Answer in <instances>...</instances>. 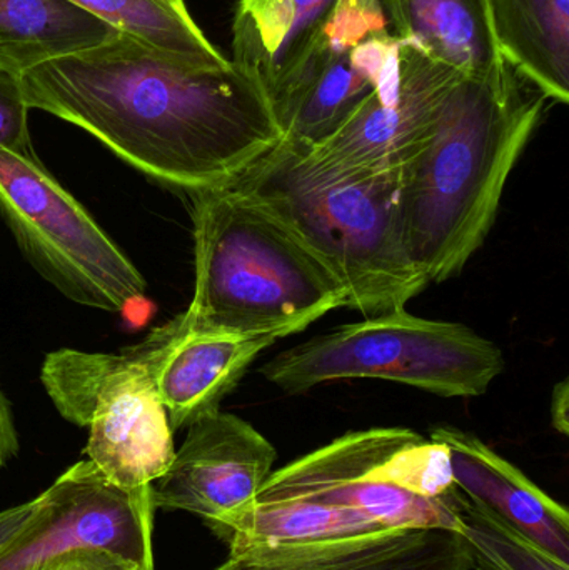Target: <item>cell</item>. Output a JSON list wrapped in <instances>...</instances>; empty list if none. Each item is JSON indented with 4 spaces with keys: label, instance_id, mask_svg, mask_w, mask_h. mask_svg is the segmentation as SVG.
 Returning <instances> with one entry per match:
<instances>
[{
    "label": "cell",
    "instance_id": "cell-17",
    "mask_svg": "<svg viewBox=\"0 0 569 570\" xmlns=\"http://www.w3.org/2000/svg\"><path fill=\"white\" fill-rule=\"evenodd\" d=\"M391 32L461 76L501 60L487 0H381Z\"/></svg>",
    "mask_w": 569,
    "mask_h": 570
},
{
    "label": "cell",
    "instance_id": "cell-15",
    "mask_svg": "<svg viewBox=\"0 0 569 570\" xmlns=\"http://www.w3.org/2000/svg\"><path fill=\"white\" fill-rule=\"evenodd\" d=\"M430 439L447 448L460 491L569 564V514L565 505L471 432L438 425L431 429Z\"/></svg>",
    "mask_w": 569,
    "mask_h": 570
},
{
    "label": "cell",
    "instance_id": "cell-25",
    "mask_svg": "<svg viewBox=\"0 0 569 570\" xmlns=\"http://www.w3.org/2000/svg\"><path fill=\"white\" fill-rule=\"evenodd\" d=\"M19 451V432H17L12 404L0 384V471L17 458Z\"/></svg>",
    "mask_w": 569,
    "mask_h": 570
},
{
    "label": "cell",
    "instance_id": "cell-24",
    "mask_svg": "<svg viewBox=\"0 0 569 570\" xmlns=\"http://www.w3.org/2000/svg\"><path fill=\"white\" fill-rule=\"evenodd\" d=\"M42 509V498L32 499L26 504L0 511V554L12 548L36 522Z\"/></svg>",
    "mask_w": 569,
    "mask_h": 570
},
{
    "label": "cell",
    "instance_id": "cell-16",
    "mask_svg": "<svg viewBox=\"0 0 569 570\" xmlns=\"http://www.w3.org/2000/svg\"><path fill=\"white\" fill-rule=\"evenodd\" d=\"M337 0H239L233 20V66L276 109L313 52Z\"/></svg>",
    "mask_w": 569,
    "mask_h": 570
},
{
    "label": "cell",
    "instance_id": "cell-11",
    "mask_svg": "<svg viewBox=\"0 0 569 570\" xmlns=\"http://www.w3.org/2000/svg\"><path fill=\"white\" fill-rule=\"evenodd\" d=\"M277 452L249 422L217 411L187 425L183 445L153 489V504L203 519L217 538L249 511Z\"/></svg>",
    "mask_w": 569,
    "mask_h": 570
},
{
    "label": "cell",
    "instance_id": "cell-7",
    "mask_svg": "<svg viewBox=\"0 0 569 570\" xmlns=\"http://www.w3.org/2000/svg\"><path fill=\"white\" fill-rule=\"evenodd\" d=\"M0 213L27 263L69 301L124 314L146 298L143 274L33 153L0 150Z\"/></svg>",
    "mask_w": 569,
    "mask_h": 570
},
{
    "label": "cell",
    "instance_id": "cell-23",
    "mask_svg": "<svg viewBox=\"0 0 569 570\" xmlns=\"http://www.w3.org/2000/svg\"><path fill=\"white\" fill-rule=\"evenodd\" d=\"M27 570H140L107 552L79 551L57 556Z\"/></svg>",
    "mask_w": 569,
    "mask_h": 570
},
{
    "label": "cell",
    "instance_id": "cell-3",
    "mask_svg": "<svg viewBox=\"0 0 569 570\" xmlns=\"http://www.w3.org/2000/svg\"><path fill=\"white\" fill-rule=\"evenodd\" d=\"M447 448L406 428L347 432L271 472L224 542L331 541L400 529L458 532Z\"/></svg>",
    "mask_w": 569,
    "mask_h": 570
},
{
    "label": "cell",
    "instance_id": "cell-2",
    "mask_svg": "<svg viewBox=\"0 0 569 570\" xmlns=\"http://www.w3.org/2000/svg\"><path fill=\"white\" fill-rule=\"evenodd\" d=\"M547 104L503 57L451 87L430 139L398 170L404 244L428 283L457 277L490 236Z\"/></svg>",
    "mask_w": 569,
    "mask_h": 570
},
{
    "label": "cell",
    "instance_id": "cell-20",
    "mask_svg": "<svg viewBox=\"0 0 569 570\" xmlns=\"http://www.w3.org/2000/svg\"><path fill=\"white\" fill-rule=\"evenodd\" d=\"M119 32L190 62H230L199 29L184 0H70Z\"/></svg>",
    "mask_w": 569,
    "mask_h": 570
},
{
    "label": "cell",
    "instance_id": "cell-6",
    "mask_svg": "<svg viewBox=\"0 0 569 570\" xmlns=\"http://www.w3.org/2000/svg\"><path fill=\"white\" fill-rule=\"evenodd\" d=\"M490 338L401 311L340 325L271 358L261 374L286 394L350 379L400 382L441 397H478L503 374Z\"/></svg>",
    "mask_w": 569,
    "mask_h": 570
},
{
    "label": "cell",
    "instance_id": "cell-9",
    "mask_svg": "<svg viewBox=\"0 0 569 570\" xmlns=\"http://www.w3.org/2000/svg\"><path fill=\"white\" fill-rule=\"evenodd\" d=\"M381 0H337L313 52L274 109L283 139L317 147L377 89L400 53Z\"/></svg>",
    "mask_w": 569,
    "mask_h": 570
},
{
    "label": "cell",
    "instance_id": "cell-14",
    "mask_svg": "<svg viewBox=\"0 0 569 570\" xmlns=\"http://www.w3.org/2000/svg\"><path fill=\"white\" fill-rule=\"evenodd\" d=\"M213 570H471L460 534L400 529L331 541L274 542L230 551Z\"/></svg>",
    "mask_w": 569,
    "mask_h": 570
},
{
    "label": "cell",
    "instance_id": "cell-5",
    "mask_svg": "<svg viewBox=\"0 0 569 570\" xmlns=\"http://www.w3.org/2000/svg\"><path fill=\"white\" fill-rule=\"evenodd\" d=\"M194 227L193 302L180 321L200 331L290 337L336 308V277L269 210L233 184L187 194Z\"/></svg>",
    "mask_w": 569,
    "mask_h": 570
},
{
    "label": "cell",
    "instance_id": "cell-21",
    "mask_svg": "<svg viewBox=\"0 0 569 570\" xmlns=\"http://www.w3.org/2000/svg\"><path fill=\"white\" fill-rule=\"evenodd\" d=\"M458 534L470 556L471 570H569L567 562L511 528L480 502L454 488L448 494Z\"/></svg>",
    "mask_w": 569,
    "mask_h": 570
},
{
    "label": "cell",
    "instance_id": "cell-19",
    "mask_svg": "<svg viewBox=\"0 0 569 570\" xmlns=\"http://www.w3.org/2000/svg\"><path fill=\"white\" fill-rule=\"evenodd\" d=\"M119 30L70 0H0V69L27 70L112 39Z\"/></svg>",
    "mask_w": 569,
    "mask_h": 570
},
{
    "label": "cell",
    "instance_id": "cell-22",
    "mask_svg": "<svg viewBox=\"0 0 569 570\" xmlns=\"http://www.w3.org/2000/svg\"><path fill=\"white\" fill-rule=\"evenodd\" d=\"M29 110L20 77L0 69V150L32 153Z\"/></svg>",
    "mask_w": 569,
    "mask_h": 570
},
{
    "label": "cell",
    "instance_id": "cell-10",
    "mask_svg": "<svg viewBox=\"0 0 569 570\" xmlns=\"http://www.w3.org/2000/svg\"><path fill=\"white\" fill-rule=\"evenodd\" d=\"M40 498V514L0 554V570H27L79 551L107 552L140 570H154L156 508L150 485L122 488L86 459L67 469Z\"/></svg>",
    "mask_w": 569,
    "mask_h": 570
},
{
    "label": "cell",
    "instance_id": "cell-8",
    "mask_svg": "<svg viewBox=\"0 0 569 570\" xmlns=\"http://www.w3.org/2000/svg\"><path fill=\"white\" fill-rule=\"evenodd\" d=\"M40 382L67 422L89 429L84 452L107 479L143 488L166 474L174 431L153 377L129 348H59L43 358Z\"/></svg>",
    "mask_w": 569,
    "mask_h": 570
},
{
    "label": "cell",
    "instance_id": "cell-18",
    "mask_svg": "<svg viewBox=\"0 0 569 570\" xmlns=\"http://www.w3.org/2000/svg\"><path fill=\"white\" fill-rule=\"evenodd\" d=\"M498 52L551 102H569V0H487Z\"/></svg>",
    "mask_w": 569,
    "mask_h": 570
},
{
    "label": "cell",
    "instance_id": "cell-1",
    "mask_svg": "<svg viewBox=\"0 0 569 570\" xmlns=\"http://www.w3.org/2000/svg\"><path fill=\"white\" fill-rule=\"evenodd\" d=\"M29 109L89 132L129 166L190 194L233 183L281 139L263 90L116 33L20 76Z\"/></svg>",
    "mask_w": 569,
    "mask_h": 570
},
{
    "label": "cell",
    "instance_id": "cell-13",
    "mask_svg": "<svg viewBox=\"0 0 569 570\" xmlns=\"http://www.w3.org/2000/svg\"><path fill=\"white\" fill-rule=\"evenodd\" d=\"M277 341L276 335L200 331L177 315L129 351L149 372L170 428L179 431L220 411L251 364Z\"/></svg>",
    "mask_w": 569,
    "mask_h": 570
},
{
    "label": "cell",
    "instance_id": "cell-4",
    "mask_svg": "<svg viewBox=\"0 0 569 570\" xmlns=\"http://www.w3.org/2000/svg\"><path fill=\"white\" fill-rule=\"evenodd\" d=\"M230 184L296 234L364 317L406 308L430 285L404 244L398 173L343 169L281 139Z\"/></svg>",
    "mask_w": 569,
    "mask_h": 570
},
{
    "label": "cell",
    "instance_id": "cell-12",
    "mask_svg": "<svg viewBox=\"0 0 569 570\" xmlns=\"http://www.w3.org/2000/svg\"><path fill=\"white\" fill-rule=\"evenodd\" d=\"M460 76L401 42L396 60L363 106L326 142L307 149L343 169L396 174L430 139Z\"/></svg>",
    "mask_w": 569,
    "mask_h": 570
},
{
    "label": "cell",
    "instance_id": "cell-26",
    "mask_svg": "<svg viewBox=\"0 0 569 570\" xmlns=\"http://www.w3.org/2000/svg\"><path fill=\"white\" fill-rule=\"evenodd\" d=\"M568 405L569 387L568 381L565 379L560 384H557L553 395H551V424L563 435H568L569 432Z\"/></svg>",
    "mask_w": 569,
    "mask_h": 570
}]
</instances>
